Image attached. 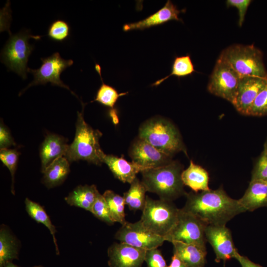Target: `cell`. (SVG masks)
Masks as SVG:
<instances>
[{"label":"cell","mask_w":267,"mask_h":267,"mask_svg":"<svg viewBox=\"0 0 267 267\" xmlns=\"http://www.w3.org/2000/svg\"><path fill=\"white\" fill-rule=\"evenodd\" d=\"M130 184L129 189L123 195L125 204L131 211H142L145 204L147 190L137 177Z\"/></svg>","instance_id":"d4e9b609"},{"label":"cell","mask_w":267,"mask_h":267,"mask_svg":"<svg viewBox=\"0 0 267 267\" xmlns=\"http://www.w3.org/2000/svg\"><path fill=\"white\" fill-rule=\"evenodd\" d=\"M95 69L99 75L102 84L97 91L93 101L113 108L119 98L126 95L128 92L119 93L114 88L104 83L101 76V67L98 64H95Z\"/></svg>","instance_id":"83f0119b"},{"label":"cell","mask_w":267,"mask_h":267,"mask_svg":"<svg viewBox=\"0 0 267 267\" xmlns=\"http://www.w3.org/2000/svg\"><path fill=\"white\" fill-rule=\"evenodd\" d=\"M101 160L107 165L115 177L124 183L131 184L136 178V175L143 171L142 168L134 163L113 155L104 153Z\"/></svg>","instance_id":"e0dca14e"},{"label":"cell","mask_w":267,"mask_h":267,"mask_svg":"<svg viewBox=\"0 0 267 267\" xmlns=\"http://www.w3.org/2000/svg\"><path fill=\"white\" fill-rule=\"evenodd\" d=\"M179 210L172 201L146 196L140 221L147 229L164 238L177 223Z\"/></svg>","instance_id":"8992f818"},{"label":"cell","mask_w":267,"mask_h":267,"mask_svg":"<svg viewBox=\"0 0 267 267\" xmlns=\"http://www.w3.org/2000/svg\"><path fill=\"white\" fill-rule=\"evenodd\" d=\"M264 151L267 152V139L266 140L264 145Z\"/></svg>","instance_id":"60d3db41"},{"label":"cell","mask_w":267,"mask_h":267,"mask_svg":"<svg viewBox=\"0 0 267 267\" xmlns=\"http://www.w3.org/2000/svg\"><path fill=\"white\" fill-rule=\"evenodd\" d=\"M2 267H20L13 264L12 262L6 263Z\"/></svg>","instance_id":"ab89813d"},{"label":"cell","mask_w":267,"mask_h":267,"mask_svg":"<svg viewBox=\"0 0 267 267\" xmlns=\"http://www.w3.org/2000/svg\"><path fill=\"white\" fill-rule=\"evenodd\" d=\"M146 250L124 243H114L108 249L109 267H141Z\"/></svg>","instance_id":"9a60e30c"},{"label":"cell","mask_w":267,"mask_h":267,"mask_svg":"<svg viewBox=\"0 0 267 267\" xmlns=\"http://www.w3.org/2000/svg\"><path fill=\"white\" fill-rule=\"evenodd\" d=\"M25 209L28 215L37 222L43 223L49 230L53 238L56 253L57 255H59V251L55 238L56 228L52 223L46 212L40 204L28 198L25 199Z\"/></svg>","instance_id":"484cf974"},{"label":"cell","mask_w":267,"mask_h":267,"mask_svg":"<svg viewBox=\"0 0 267 267\" xmlns=\"http://www.w3.org/2000/svg\"><path fill=\"white\" fill-rule=\"evenodd\" d=\"M70 27L66 21L57 19L54 21L48 27L47 36L53 41L62 42L69 36Z\"/></svg>","instance_id":"f546056e"},{"label":"cell","mask_w":267,"mask_h":267,"mask_svg":"<svg viewBox=\"0 0 267 267\" xmlns=\"http://www.w3.org/2000/svg\"><path fill=\"white\" fill-rule=\"evenodd\" d=\"M99 193L95 185H79L65 198V200L70 206L90 212Z\"/></svg>","instance_id":"7402d4cb"},{"label":"cell","mask_w":267,"mask_h":267,"mask_svg":"<svg viewBox=\"0 0 267 267\" xmlns=\"http://www.w3.org/2000/svg\"><path fill=\"white\" fill-rule=\"evenodd\" d=\"M43 267L42 266H34V267Z\"/></svg>","instance_id":"b9f144b4"},{"label":"cell","mask_w":267,"mask_h":267,"mask_svg":"<svg viewBox=\"0 0 267 267\" xmlns=\"http://www.w3.org/2000/svg\"><path fill=\"white\" fill-rule=\"evenodd\" d=\"M182 208L207 225H225L235 216L246 212L238 200L230 197L222 187L217 189L186 193Z\"/></svg>","instance_id":"6da1fadb"},{"label":"cell","mask_w":267,"mask_h":267,"mask_svg":"<svg viewBox=\"0 0 267 267\" xmlns=\"http://www.w3.org/2000/svg\"><path fill=\"white\" fill-rule=\"evenodd\" d=\"M168 267H186V266L176 255L173 254L171 263Z\"/></svg>","instance_id":"f35d334b"},{"label":"cell","mask_w":267,"mask_h":267,"mask_svg":"<svg viewBox=\"0 0 267 267\" xmlns=\"http://www.w3.org/2000/svg\"><path fill=\"white\" fill-rule=\"evenodd\" d=\"M173 254L186 267H204L206 263V247L181 242H173Z\"/></svg>","instance_id":"d6986e66"},{"label":"cell","mask_w":267,"mask_h":267,"mask_svg":"<svg viewBox=\"0 0 267 267\" xmlns=\"http://www.w3.org/2000/svg\"><path fill=\"white\" fill-rule=\"evenodd\" d=\"M16 144L8 129L2 124L0 126V149L7 148Z\"/></svg>","instance_id":"8d00e7d4"},{"label":"cell","mask_w":267,"mask_h":267,"mask_svg":"<svg viewBox=\"0 0 267 267\" xmlns=\"http://www.w3.org/2000/svg\"><path fill=\"white\" fill-rule=\"evenodd\" d=\"M207 225L194 215L179 209L177 223L164 239L171 243L181 242L206 247Z\"/></svg>","instance_id":"ba28073f"},{"label":"cell","mask_w":267,"mask_h":267,"mask_svg":"<svg viewBox=\"0 0 267 267\" xmlns=\"http://www.w3.org/2000/svg\"><path fill=\"white\" fill-rule=\"evenodd\" d=\"M42 65L37 69L28 68L27 72L31 73L34 80L29 84L24 90L29 87L37 85H45L50 83L52 86H56L69 90L74 95L70 88L60 79V75L67 67L74 63L72 59L65 60L56 52L46 58H42Z\"/></svg>","instance_id":"30bf717a"},{"label":"cell","mask_w":267,"mask_h":267,"mask_svg":"<svg viewBox=\"0 0 267 267\" xmlns=\"http://www.w3.org/2000/svg\"><path fill=\"white\" fill-rule=\"evenodd\" d=\"M238 201L246 211H253L267 207V182L251 180L249 186Z\"/></svg>","instance_id":"ffe728a7"},{"label":"cell","mask_w":267,"mask_h":267,"mask_svg":"<svg viewBox=\"0 0 267 267\" xmlns=\"http://www.w3.org/2000/svg\"><path fill=\"white\" fill-rule=\"evenodd\" d=\"M65 138L54 134L47 135L40 148L42 172L57 158L65 156L69 145Z\"/></svg>","instance_id":"ac0fdd59"},{"label":"cell","mask_w":267,"mask_h":267,"mask_svg":"<svg viewBox=\"0 0 267 267\" xmlns=\"http://www.w3.org/2000/svg\"><path fill=\"white\" fill-rule=\"evenodd\" d=\"M139 138L171 157L180 151L186 154L178 130L164 118L155 117L146 121L139 128Z\"/></svg>","instance_id":"277c9868"},{"label":"cell","mask_w":267,"mask_h":267,"mask_svg":"<svg viewBox=\"0 0 267 267\" xmlns=\"http://www.w3.org/2000/svg\"><path fill=\"white\" fill-rule=\"evenodd\" d=\"M247 115L253 116L267 115V84L255 99L248 110Z\"/></svg>","instance_id":"d6a6232c"},{"label":"cell","mask_w":267,"mask_h":267,"mask_svg":"<svg viewBox=\"0 0 267 267\" xmlns=\"http://www.w3.org/2000/svg\"><path fill=\"white\" fill-rule=\"evenodd\" d=\"M115 238L121 243L146 250L161 246L165 239L144 226L140 221L131 223L127 222L117 231Z\"/></svg>","instance_id":"8fae6325"},{"label":"cell","mask_w":267,"mask_h":267,"mask_svg":"<svg viewBox=\"0 0 267 267\" xmlns=\"http://www.w3.org/2000/svg\"><path fill=\"white\" fill-rule=\"evenodd\" d=\"M251 180L267 182V152L263 151L253 169Z\"/></svg>","instance_id":"836d02e7"},{"label":"cell","mask_w":267,"mask_h":267,"mask_svg":"<svg viewBox=\"0 0 267 267\" xmlns=\"http://www.w3.org/2000/svg\"><path fill=\"white\" fill-rule=\"evenodd\" d=\"M206 240L212 246L216 255L215 261L224 263L234 258L238 252L235 247L231 231L225 225H207L205 230Z\"/></svg>","instance_id":"7c38bea8"},{"label":"cell","mask_w":267,"mask_h":267,"mask_svg":"<svg viewBox=\"0 0 267 267\" xmlns=\"http://www.w3.org/2000/svg\"><path fill=\"white\" fill-rule=\"evenodd\" d=\"M219 58L230 65L240 77L267 78L262 53L253 45H231L222 52Z\"/></svg>","instance_id":"5b68a950"},{"label":"cell","mask_w":267,"mask_h":267,"mask_svg":"<svg viewBox=\"0 0 267 267\" xmlns=\"http://www.w3.org/2000/svg\"><path fill=\"white\" fill-rule=\"evenodd\" d=\"M181 166L176 161L141 172V181L147 191L158 195L160 199L173 201L185 195L181 179Z\"/></svg>","instance_id":"7a4b0ae2"},{"label":"cell","mask_w":267,"mask_h":267,"mask_svg":"<svg viewBox=\"0 0 267 267\" xmlns=\"http://www.w3.org/2000/svg\"><path fill=\"white\" fill-rule=\"evenodd\" d=\"M82 111L78 112L75 137L69 145L65 157L69 162L82 160L100 165L104 153L99 143L102 133L85 122L83 116L85 104L82 102Z\"/></svg>","instance_id":"3957f363"},{"label":"cell","mask_w":267,"mask_h":267,"mask_svg":"<svg viewBox=\"0 0 267 267\" xmlns=\"http://www.w3.org/2000/svg\"><path fill=\"white\" fill-rule=\"evenodd\" d=\"M19 152L16 149L8 148L0 149V159L2 163L9 170L12 178L11 192L14 194V174L16 169L19 157Z\"/></svg>","instance_id":"4dcf8cb0"},{"label":"cell","mask_w":267,"mask_h":267,"mask_svg":"<svg viewBox=\"0 0 267 267\" xmlns=\"http://www.w3.org/2000/svg\"><path fill=\"white\" fill-rule=\"evenodd\" d=\"M240 77L230 65L219 57L210 76L208 91L232 103Z\"/></svg>","instance_id":"9c48e42d"},{"label":"cell","mask_w":267,"mask_h":267,"mask_svg":"<svg viewBox=\"0 0 267 267\" xmlns=\"http://www.w3.org/2000/svg\"><path fill=\"white\" fill-rule=\"evenodd\" d=\"M252 2L251 0H227L226 3L228 7H234L238 9L239 20L238 24L240 27L242 25L245 19V14L248 6Z\"/></svg>","instance_id":"d590c367"},{"label":"cell","mask_w":267,"mask_h":267,"mask_svg":"<svg viewBox=\"0 0 267 267\" xmlns=\"http://www.w3.org/2000/svg\"><path fill=\"white\" fill-rule=\"evenodd\" d=\"M194 72H195L194 65L189 54L176 56L172 64L171 73L167 76L156 81L152 86H159L171 76H175L178 78L184 77L191 75Z\"/></svg>","instance_id":"f1b7e54d"},{"label":"cell","mask_w":267,"mask_h":267,"mask_svg":"<svg viewBox=\"0 0 267 267\" xmlns=\"http://www.w3.org/2000/svg\"><path fill=\"white\" fill-rule=\"evenodd\" d=\"M267 84V78L241 77L232 104L240 113L247 115L249 109L259 93Z\"/></svg>","instance_id":"5bb4252c"},{"label":"cell","mask_w":267,"mask_h":267,"mask_svg":"<svg viewBox=\"0 0 267 267\" xmlns=\"http://www.w3.org/2000/svg\"><path fill=\"white\" fill-rule=\"evenodd\" d=\"M129 154L132 162L143 171L161 167L172 161L171 156L139 138L133 143Z\"/></svg>","instance_id":"4fadbf2b"},{"label":"cell","mask_w":267,"mask_h":267,"mask_svg":"<svg viewBox=\"0 0 267 267\" xmlns=\"http://www.w3.org/2000/svg\"><path fill=\"white\" fill-rule=\"evenodd\" d=\"M184 11L185 9L179 10L171 0H168L162 8L144 19L135 22L125 24L123 30L125 32L143 30L163 24L171 20L182 22L178 15Z\"/></svg>","instance_id":"2e32d148"},{"label":"cell","mask_w":267,"mask_h":267,"mask_svg":"<svg viewBox=\"0 0 267 267\" xmlns=\"http://www.w3.org/2000/svg\"><path fill=\"white\" fill-rule=\"evenodd\" d=\"M70 172L69 162L64 156L50 164L43 173V182L48 188L61 184Z\"/></svg>","instance_id":"603a6c76"},{"label":"cell","mask_w":267,"mask_h":267,"mask_svg":"<svg viewBox=\"0 0 267 267\" xmlns=\"http://www.w3.org/2000/svg\"><path fill=\"white\" fill-rule=\"evenodd\" d=\"M90 212L96 218L108 225H113L114 223L111 218L106 200L103 195L100 193L98 194Z\"/></svg>","instance_id":"1f68e13d"},{"label":"cell","mask_w":267,"mask_h":267,"mask_svg":"<svg viewBox=\"0 0 267 267\" xmlns=\"http://www.w3.org/2000/svg\"><path fill=\"white\" fill-rule=\"evenodd\" d=\"M181 177L184 185L188 186L194 192L210 189L208 173L192 161H190L188 167L182 171Z\"/></svg>","instance_id":"44dd1931"},{"label":"cell","mask_w":267,"mask_h":267,"mask_svg":"<svg viewBox=\"0 0 267 267\" xmlns=\"http://www.w3.org/2000/svg\"><path fill=\"white\" fill-rule=\"evenodd\" d=\"M41 37L33 36L28 31L11 35L1 51V62L10 70L26 79L28 58L34 49V46L29 44V39L39 40Z\"/></svg>","instance_id":"52a82bcc"},{"label":"cell","mask_w":267,"mask_h":267,"mask_svg":"<svg viewBox=\"0 0 267 267\" xmlns=\"http://www.w3.org/2000/svg\"><path fill=\"white\" fill-rule=\"evenodd\" d=\"M234 258L239 262L241 267H263L252 262L247 257L241 255L238 252L235 254Z\"/></svg>","instance_id":"74e56055"},{"label":"cell","mask_w":267,"mask_h":267,"mask_svg":"<svg viewBox=\"0 0 267 267\" xmlns=\"http://www.w3.org/2000/svg\"><path fill=\"white\" fill-rule=\"evenodd\" d=\"M107 203L110 215L114 222H118L122 225L127 222L124 209L126 205L123 196L114 191L107 190L103 194Z\"/></svg>","instance_id":"4316f807"},{"label":"cell","mask_w":267,"mask_h":267,"mask_svg":"<svg viewBox=\"0 0 267 267\" xmlns=\"http://www.w3.org/2000/svg\"><path fill=\"white\" fill-rule=\"evenodd\" d=\"M18 241L6 226L2 224L0 229V267L6 263L18 259Z\"/></svg>","instance_id":"cb8c5ba5"},{"label":"cell","mask_w":267,"mask_h":267,"mask_svg":"<svg viewBox=\"0 0 267 267\" xmlns=\"http://www.w3.org/2000/svg\"><path fill=\"white\" fill-rule=\"evenodd\" d=\"M144 261L147 267H168L161 251L158 248L146 250Z\"/></svg>","instance_id":"e575fe53"}]
</instances>
